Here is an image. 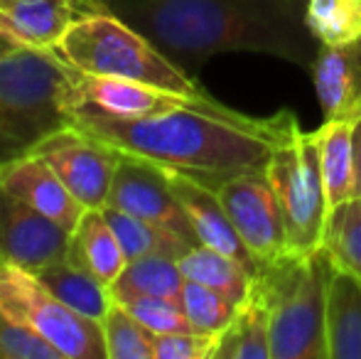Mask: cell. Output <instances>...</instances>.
I'll use <instances>...</instances> for the list:
<instances>
[{
  "instance_id": "6da1fadb",
  "label": "cell",
  "mask_w": 361,
  "mask_h": 359,
  "mask_svg": "<svg viewBox=\"0 0 361 359\" xmlns=\"http://www.w3.org/2000/svg\"><path fill=\"white\" fill-rule=\"evenodd\" d=\"M109 8L195 79L221 52L271 54L310 72L322 49L298 0H111Z\"/></svg>"
},
{
  "instance_id": "7a4b0ae2",
  "label": "cell",
  "mask_w": 361,
  "mask_h": 359,
  "mask_svg": "<svg viewBox=\"0 0 361 359\" xmlns=\"http://www.w3.org/2000/svg\"><path fill=\"white\" fill-rule=\"evenodd\" d=\"M281 116H246L228 106H182L147 118L74 114V126L121 153L216 190L233 175L263 173Z\"/></svg>"
},
{
  "instance_id": "3957f363",
  "label": "cell",
  "mask_w": 361,
  "mask_h": 359,
  "mask_svg": "<svg viewBox=\"0 0 361 359\" xmlns=\"http://www.w3.org/2000/svg\"><path fill=\"white\" fill-rule=\"evenodd\" d=\"M69 89L72 67L54 49L20 47L0 59V173L74 126Z\"/></svg>"
},
{
  "instance_id": "277c9868",
  "label": "cell",
  "mask_w": 361,
  "mask_h": 359,
  "mask_svg": "<svg viewBox=\"0 0 361 359\" xmlns=\"http://www.w3.org/2000/svg\"><path fill=\"white\" fill-rule=\"evenodd\" d=\"M332 259L324 249L278 256L251 278L271 310V359H329L327 281Z\"/></svg>"
},
{
  "instance_id": "5b68a950",
  "label": "cell",
  "mask_w": 361,
  "mask_h": 359,
  "mask_svg": "<svg viewBox=\"0 0 361 359\" xmlns=\"http://www.w3.org/2000/svg\"><path fill=\"white\" fill-rule=\"evenodd\" d=\"M54 52L76 72L133 79L187 96H207L195 77L172 64L145 35L130 28L114 10L74 20Z\"/></svg>"
},
{
  "instance_id": "8992f818",
  "label": "cell",
  "mask_w": 361,
  "mask_h": 359,
  "mask_svg": "<svg viewBox=\"0 0 361 359\" xmlns=\"http://www.w3.org/2000/svg\"><path fill=\"white\" fill-rule=\"evenodd\" d=\"M278 135L263 175L271 182L286 221L288 251L310 254L322 249L327 229L322 175L312 133L300 128L290 111H278Z\"/></svg>"
},
{
  "instance_id": "52a82bcc",
  "label": "cell",
  "mask_w": 361,
  "mask_h": 359,
  "mask_svg": "<svg viewBox=\"0 0 361 359\" xmlns=\"http://www.w3.org/2000/svg\"><path fill=\"white\" fill-rule=\"evenodd\" d=\"M0 310L39 332L64 359H106L101 322L64 305L32 271L0 264Z\"/></svg>"
},
{
  "instance_id": "ba28073f",
  "label": "cell",
  "mask_w": 361,
  "mask_h": 359,
  "mask_svg": "<svg viewBox=\"0 0 361 359\" xmlns=\"http://www.w3.org/2000/svg\"><path fill=\"white\" fill-rule=\"evenodd\" d=\"M35 155L44 160L86 209H104L121 153L76 126L44 138Z\"/></svg>"
},
{
  "instance_id": "9c48e42d",
  "label": "cell",
  "mask_w": 361,
  "mask_h": 359,
  "mask_svg": "<svg viewBox=\"0 0 361 359\" xmlns=\"http://www.w3.org/2000/svg\"><path fill=\"white\" fill-rule=\"evenodd\" d=\"M182 106H221L216 99L207 96H187L167 91L152 84L133 82L121 77H99L84 74L72 67V89H69V109L74 114H96L109 118H147V116L167 114Z\"/></svg>"
},
{
  "instance_id": "30bf717a",
  "label": "cell",
  "mask_w": 361,
  "mask_h": 359,
  "mask_svg": "<svg viewBox=\"0 0 361 359\" xmlns=\"http://www.w3.org/2000/svg\"><path fill=\"white\" fill-rule=\"evenodd\" d=\"M216 195L238 236L256 259L258 269L288 254L286 221L266 175H233L216 187Z\"/></svg>"
},
{
  "instance_id": "8fae6325",
  "label": "cell",
  "mask_w": 361,
  "mask_h": 359,
  "mask_svg": "<svg viewBox=\"0 0 361 359\" xmlns=\"http://www.w3.org/2000/svg\"><path fill=\"white\" fill-rule=\"evenodd\" d=\"M121 153V150H118ZM109 207L123 209L133 217L150 221L160 229L175 234L187 246H197V234L190 224V217L182 209L170 178L162 168L152 165L150 160L121 153L118 168L109 192Z\"/></svg>"
},
{
  "instance_id": "7c38bea8",
  "label": "cell",
  "mask_w": 361,
  "mask_h": 359,
  "mask_svg": "<svg viewBox=\"0 0 361 359\" xmlns=\"http://www.w3.org/2000/svg\"><path fill=\"white\" fill-rule=\"evenodd\" d=\"M69 231L0 185V264L39 273L67 261Z\"/></svg>"
},
{
  "instance_id": "4fadbf2b",
  "label": "cell",
  "mask_w": 361,
  "mask_h": 359,
  "mask_svg": "<svg viewBox=\"0 0 361 359\" xmlns=\"http://www.w3.org/2000/svg\"><path fill=\"white\" fill-rule=\"evenodd\" d=\"M111 10L91 0H0V32L18 47L54 49L81 15Z\"/></svg>"
},
{
  "instance_id": "5bb4252c",
  "label": "cell",
  "mask_w": 361,
  "mask_h": 359,
  "mask_svg": "<svg viewBox=\"0 0 361 359\" xmlns=\"http://www.w3.org/2000/svg\"><path fill=\"white\" fill-rule=\"evenodd\" d=\"M167 173V170H165ZM170 185L175 190L177 200H180L182 209L190 217V224L197 234V241L209 249H216L221 254L236 259L251 276L258 273V264L253 259V254L248 251V246L243 244V239L238 236L236 226L231 224L226 209H224L221 200H219L216 190L202 185V182L185 178V175L167 173Z\"/></svg>"
},
{
  "instance_id": "9a60e30c",
  "label": "cell",
  "mask_w": 361,
  "mask_h": 359,
  "mask_svg": "<svg viewBox=\"0 0 361 359\" xmlns=\"http://www.w3.org/2000/svg\"><path fill=\"white\" fill-rule=\"evenodd\" d=\"M0 185H5L13 195H18L30 207L42 212L44 217L57 221L69 234L86 212V207L67 190L59 175L35 153L8 165L0 173Z\"/></svg>"
},
{
  "instance_id": "2e32d148",
  "label": "cell",
  "mask_w": 361,
  "mask_h": 359,
  "mask_svg": "<svg viewBox=\"0 0 361 359\" xmlns=\"http://www.w3.org/2000/svg\"><path fill=\"white\" fill-rule=\"evenodd\" d=\"M310 74L324 118H361V39L322 47Z\"/></svg>"
},
{
  "instance_id": "e0dca14e",
  "label": "cell",
  "mask_w": 361,
  "mask_h": 359,
  "mask_svg": "<svg viewBox=\"0 0 361 359\" xmlns=\"http://www.w3.org/2000/svg\"><path fill=\"white\" fill-rule=\"evenodd\" d=\"M354 126L349 118H324L317 130H312V140L317 145L319 175H322L324 207L327 219L334 209L354 197ZM327 231V229H324Z\"/></svg>"
},
{
  "instance_id": "ac0fdd59",
  "label": "cell",
  "mask_w": 361,
  "mask_h": 359,
  "mask_svg": "<svg viewBox=\"0 0 361 359\" xmlns=\"http://www.w3.org/2000/svg\"><path fill=\"white\" fill-rule=\"evenodd\" d=\"M329 359H361V276L334 266L327 281Z\"/></svg>"
},
{
  "instance_id": "d6986e66",
  "label": "cell",
  "mask_w": 361,
  "mask_h": 359,
  "mask_svg": "<svg viewBox=\"0 0 361 359\" xmlns=\"http://www.w3.org/2000/svg\"><path fill=\"white\" fill-rule=\"evenodd\" d=\"M67 261L79 269L89 271L94 278L111 288V283L123 273L126 259L116 231L111 229L104 209H86L79 224L69 234Z\"/></svg>"
},
{
  "instance_id": "ffe728a7",
  "label": "cell",
  "mask_w": 361,
  "mask_h": 359,
  "mask_svg": "<svg viewBox=\"0 0 361 359\" xmlns=\"http://www.w3.org/2000/svg\"><path fill=\"white\" fill-rule=\"evenodd\" d=\"M214 359H271V310L253 281L233 320L219 335Z\"/></svg>"
},
{
  "instance_id": "44dd1931",
  "label": "cell",
  "mask_w": 361,
  "mask_h": 359,
  "mask_svg": "<svg viewBox=\"0 0 361 359\" xmlns=\"http://www.w3.org/2000/svg\"><path fill=\"white\" fill-rule=\"evenodd\" d=\"M64 305H69L72 310L81 312V315L91 317V320H104V315L109 312L114 296L111 288L106 283H101L99 278H94L89 271L79 269V266L62 261L54 264L49 269L35 273Z\"/></svg>"
},
{
  "instance_id": "7402d4cb",
  "label": "cell",
  "mask_w": 361,
  "mask_h": 359,
  "mask_svg": "<svg viewBox=\"0 0 361 359\" xmlns=\"http://www.w3.org/2000/svg\"><path fill=\"white\" fill-rule=\"evenodd\" d=\"M185 276L180 271L177 259L165 254H150L126 264L123 273L111 283L114 300H126L135 296H157L180 300Z\"/></svg>"
},
{
  "instance_id": "603a6c76",
  "label": "cell",
  "mask_w": 361,
  "mask_h": 359,
  "mask_svg": "<svg viewBox=\"0 0 361 359\" xmlns=\"http://www.w3.org/2000/svg\"><path fill=\"white\" fill-rule=\"evenodd\" d=\"M177 264H180L185 281L202 283V286L219 291L233 303H241L246 298L248 288H251L253 276L236 259H231V256L221 254L216 249H209L204 244L187 249L177 259Z\"/></svg>"
},
{
  "instance_id": "cb8c5ba5",
  "label": "cell",
  "mask_w": 361,
  "mask_h": 359,
  "mask_svg": "<svg viewBox=\"0 0 361 359\" xmlns=\"http://www.w3.org/2000/svg\"><path fill=\"white\" fill-rule=\"evenodd\" d=\"M104 217L109 219L111 229L118 236L121 249H123L128 261L143 259V256H150V254H165V256H172V259H180L187 249H192V246H187L182 239H177L175 234L150 224V221L140 219V217L128 214V212H123V209H116V207L106 205Z\"/></svg>"
},
{
  "instance_id": "d4e9b609",
  "label": "cell",
  "mask_w": 361,
  "mask_h": 359,
  "mask_svg": "<svg viewBox=\"0 0 361 359\" xmlns=\"http://www.w3.org/2000/svg\"><path fill=\"white\" fill-rule=\"evenodd\" d=\"M305 23L322 47L361 39V0H305Z\"/></svg>"
},
{
  "instance_id": "484cf974",
  "label": "cell",
  "mask_w": 361,
  "mask_h": 359,
  "mask_svg": "<svg viewBox=\"0 0 361 359\" xmlns=\"http://www.w3.org/2000/svg\"><path fill=\"white\" fill-rule=\"evenodd\" d=\"M322 249L334 266L361 276V195L344 202L327 219Z\"/></svg>"
},
{
  "instance_id": "4316f807",
  "label": "cell",
  "mask_w": 361,
  "mask_h": 359,
  "mask_svg": "<svg viewBox=\"0 0 361 359\" xmlns=\"http://www.w3.org/2000/svg\"><path fill=\"white\" fill-rule=\"evenodd\" d=\"M106 342V359H155L152 332L140 325L121 303H111L101 320Z\"/></svg>"
},
{
  "instance_id": "83f0119b",
  "label": "cell",
  "mask_w": 361,
  "mask_h": 359,
  "mask_svg": "<svg viewBox=\"0 0 361 359\" xmlns=\"http://www.w3.org/2000/svg\"><path fill=\"white\" fill-rule=\"evenodd\" d=\"M180 303L187 312V320L192 322V330L207 332V335H221L238 308V303L195 281H185Z\"/></svg>"
},
{
  "instance_id": "f1b7e54d",
  "label": "cell",
  "mask_w": 361,
  "mask_h": 359,
  "mask_svg": "<svg viewBox=\"0 0 361 359\" xmlns=\"http://www.w3.org/2000/svg\"><path fill=\"white\" fill-rule=\"evenodd\" d=\"M116 303H121L152 335L192 330V322L187 320V312L180 300H170V298H157V296H135Z\"/></svg>"
},
{
  "instance_id": "f546056e",
  "label": "cell",
  "mask_w": 361,
  "mask_h": 359,
  "mask_svg": "<svg viewBox=\"0 0 361 359\" xmlns=\"http://www.w3.org/2000/svg\"><path fill=\"white\" fill-rule=\"evenodd\" d=\"M0 359H64V355L32 327L0 310Z\"/></svg>"
},
{
  "instance_id": "4dcf8cb0",
  "label": "cell",
  "mask_w": 361,
  "mask_h": 359,
  "mask_svg": "<svg viewBox=\"0 0 361 359\" xmlns=\"http://www.w3.org/2000/svg\"><path fill=\"white\" fill-rule=\"evenodd\" d=\"M219 335L187 330L152 335V352L155 359H214Z\"/></svg>"
},
{
  "instance_id": "1f68e13d",
  "label": "cell",
  "mask_w": 361,
  "mask_h": 359,
  "mask_svg": "<svg viewBox=\"0 0 361 359\" xmlns=\"http://www.w3.org/2000/svg\"><path fill=\"white\" fill-rule=\"evenodd\" d=\"M354 175H357L354 197H359L361 195V118L354 126Z\"/></svg>"
},
{
  "instance_id": "d6a6232c",
  "label": "cell",
  "mask_w": 361,
  "mask_h": 359,
  "mask_svg": "<svg viewBox=\"0 0 361 359\" xmlns=\"http://www.w3.org/2000/svg\"><path fill=\"white\" fill-rule=\"evenodd\" d=\"M15 49H20L18 44H15L13 39H10V37H5V35L0 32V59H3V57H8V54H13Z\"/></svg>"
},
{
  "instance_id": "836d02e7",
  "label": "cell",
  "mask_w": 361,
  "mask_h": 359,
  "mask_svg": "<svg viewBox=\"0 0 361 359\" xmlns=\"http://www.w3.org/2000/svg\"><path fill=\"white\" fill-rule=\"evenodd\" d=\"M91 3H99V5H109L111 0H91Z\"/></svg>"
},
{
  "instance_id": "e575fe53",
  "label": "cell",
  "mask_w": 361,
  "mask_h": 359,
  "mask_svg": "<svg viewBox=\"0 0 361 359\" xmlns=\"http://www.w3.org/2000/svg\"><path fill=\"white\" fill-rule=\"evenodd\" d=\"M298 3H302V0H298Z\"/></svg>"
}]
</instances>
